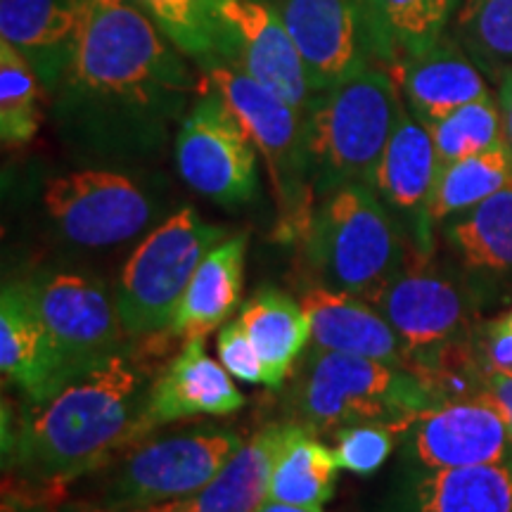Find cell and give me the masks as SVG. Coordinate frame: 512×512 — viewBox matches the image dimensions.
<instances>
[{
  "mask_svg": "<svg viewBox=\"0 0 512 512\" xmlns=\"http://www.w3.org/2000/svg\"><path fill=\"white\" fill-rule=\"evenodd\" d=\"M290 408L292 422L332 434L368 422L411 430L437 403L411 370L313 347L292 380Z\"/></svg>",
  "mask_w": 512,
  "mask_h": 512,
  "instance_id": "obj_6",
  "label": "cell"
},
{
  "mask_svg": "<svg viewBox=\"0 0 512 512\" xmlns=\"http://www.w3.org/2000/svg\"><path fill=\"white\" fill-rule=\"evenodd\" d=\"M439 171L441 162L430 128L406 107L384 147L370 188L401 223L411 242V256L420 259H432L434 221L430 202Z\"/></svg>",
  "mask_w": 512,
  "mask_h": 512,
  "instance_id": "obj_15",
  "label": "cell"
},
{
  "mask_svg": "<svg viewBox=\"0 0 512 512\" xmlns=\"http://www.w3.org/2000/svg\"><path fill=\"white\" fill-rule=\"evenodd\" d=\"M0 370L24 401H41L64 387L60 354L31 283H5L0 294Z\"/></svg>",
  "mask_w": 512,
  "mask_h": 512,
  "instance_id": "obj_17",
  "label": "cell"
},
{
  "mask_svg": "<svg viewBox=\"0 0 512 512\" xmlns=\"http://www.w3.org/2000/svg\"><path fill=\"white\" fill-rule=\"evenodd\" d=\"M240 320L259 351L264 387H283L294 361L311 339V320L302 302L275 287H261L242 306Z\"/></svg>",
  "mask_w": 512,
  "mask_h": 512,
  "instance_id": "obj_26",
  "label": "cell"
},
{
  "mask_svg": "<svg viewBox=\"0 0 512 512\" xmlns=\"http://www.w3.org/2000/svg\"><path fill=\"white\" fill-rule=\"evenodd\" d=\"M406 432L403 427L380 425V422L342 427L335 432L337 463L342 470L354 472L358 477L375 475L392 456L394 448L401 446Z\"/></svg>",
  "mask_w": 512,
  "mask_h": 512,
  "instance_id": "obj_34",
  "label": "cell"
},
{
  "mask_svg": "<svg viewBox=\"0 0 512 512\" xmlns=\"http://www.w3.org/2000/svg\"><path fill=\"white\" fill-rule=\"evenodd\" d=\"M204 83L228 102L264 159L278 207V238L302 240L316 197L309 183L306 114L233 64H204Z\"/></svg>",
  "mask_w": 512,
  "mask_h": 512,
  "instance_id": "obj_7",
  "label": "cell"
},
{
  "mask_svg": "<svg viewBox=\"0 0 512 512\" xmlns=\"http://www.w3.org/2000/svg\"><path fill=\"white\" fill-rule=\"evenodd\" d=\"M406 100L382 64L320 91L306 112V157L313 197L323 200L351 183H373Z\"/></svg>",
  "mask_w": 512,
  "mask_h": 512,
  "instance_id": "obj_4",
  "label": "cell"
},
{
  "mask_svg": "<svg viewBox=\"0 0 512 512\" xmlns=\"http://www.w3.org/2000/svg\"><path fill=\"white\" fill-rule=\"evenodd\" d=\"M155 375L131 351L27 401L17 422L3 411L5 475L64 496L69 484L157 430L150 418Z\"/></svg>",
  "mask_w": 512,
  "mask_h": 512,
  "instance_id": "obj_2",
  "label": "cell"
},
{
  "mask_svg": "<svg viewBox=\"0 0 512 512\" xmlns=\"http://www.w3.org/2000/svg\"><path fill=\"white\" fill-rule=\"evenodd\" d=\"M247 245L249 235L238 233L204 256L171 320V335L185 339L209 335L233 316L245 287Z\"/></svg>",
  "mask_w": 512,
  "mask_h": 512,
  "instance_id": "obj_24",
  "label": "cell"
},
{
  "mask_svg": "<svg viewBox=\"0 0 512 512\" xmlns=\"http://www.w3.org/2000/svg\"><path fill=\"white\" fill-rule=\"evenodd\" d=\"M444 235L467 273L484 280L512 278V185L448 219Z\"/></svg>",
  "mask_w": 512,
  "mask_h": 512,
  "instance_id": "obj_27",
  "label": "cell"
},
{
  "mask_svg": "<svg viewBox=\"0 0 512 512\" xmlns=\"http://www.w3.org/2000/svg\"><path fill=\"white\" fill-rule=\"evenodd\" d=\"M221 22L226 29L223 62L238 67L299 112H309L316 91L271 0H223Z\"/></svg>",
  "mask_w": 512,
  "mask_h": 512,
  "instance_id": "obj_14",
  "label": "cell"
},
{
  "mask_svg": "<svg viewBox=\"0 0 512 512\" xmlns=\"http://www.w3.org/2000/svg\"><path fill=\"white\" fill-rule=\"evenodd\" d=\"M62 503V494L38 489L22 479L3 475V501L0 512H55Z\"/></svg>",
  "mask_w": 512,
  "mask_h": 512,
  "instance_id": "obj_37",
  "label": "cell"
},
{
  "mask_svg": "<svg viewBox=\"0 0 512 512\" xmlns=\"http://www.w3.org/2000/svg\"><path fill=\"white\" fill-rule=\"evenodd\" d=\"M55 349L64 384L126 351L119 311L107 287L91 275L55 273L31 283Z\"/></svg>",
  "mask_w": 512,
  "mask_h": 512,
  "instance_id": "obj_12",
  "label": "cell"
},
{
  "mask_svg": "<svg viewBox=\"0 0 512 512\" xmlns=\"http://www.w3.org/2000/svg\"><path fill=\"white\" fill-rule=\"evenodd\" d=\"M510 458L508 425L486 394L422 413L401 439V465L408 470L489 465Z\"/></svg>",
  "mask_w": 512,
  "mask_h": 512,
  "instance_id": "obj_13",
  "label": "cell"
},
{
  "mask_svg": "<svg viewBox=\"0 0 512 512\" xmlns=\"http://www.w3.org/2000/svg\"><path fill=\"white\" fill-rule=\"evenodd\" d=\"M86 0H0V41L36 69L50 95L60 83Z\"/></svg>",
  "mask_w": 512,
  "mask_h": 512,
  "instance_id": "obj_22",
  "label": "cell"
},
{
  "mask_svg": "<svg viewBox=\"0 0 512 512\" xmlns=\"http://www.w3.org/2000/svg\"><path fill=\"white\" fill-rule=\"evenodd\" d=\"M299 242L318 285L373 306L411 259L401 223L366 183L344 185L318 200Z\"/></svg>",
  "mask_w": 512,
  "mask_h": 512,
  "instance_id": "obj_5",
  "label": "cell"
},
{
  "mask_svg": "<svg viewBox=\"0 0 512 512\" xmlns=\"http://www.w3.org/2000/svg\"><path fill=\"white\" fill-rule=\"evenodd\" d=\"M242 444L240 432L197 427L136 441L67 486L55 512H147L204 489Z\"/></svg>",
  "mask_w": 512,
  "mask_h": 512,
  "instance_id": "obj_3",
  "label": "cell"
},
{
  "mask_svg": "<svg viewBox=\"0 0 512 512\" xmlns=\"http://www.w3.org/2000/svg\"><path fill=\"white\" fill-rule=\"evenodd\" d=\"M221 366L228 370L235 380L247 384H264V366H261L259 351H256L252 337L247 335L242 320H230L219 332Z\"/></svg>",
  "mask_w": 512,
  "mask_h": 512,
  "instance_id": "obj_35",
  "label": "cell"
},
{
  "mask_svg": "<svg viewBox=\"0 0 512 512\" xmlns=\"http://www.w3.org/2000/svg\"><path fill=\"white\" fill-rule=\"evenodd\" d=\"M318 349L375 358L406 368V351L389 320L366 299L313 283L299 299Z\"/></svg>",
  "mask_w": 512,
  "mask_h": 512,
  "instance_id": "obj_21",
  "label": "cell"
},
{
  "mask_svg": "<svg viewBox=\"0 0 512 512\" xmlns=\"http://www.w3.org/2000/svg\"><path fill=\"white\" fill-rule=\"evenodd\" d=\"M302 55L313 91H328L370 60L363 0H271Z\"/></svg>",
  "mask_w": 512,
  "mask_h": 512,
  "instance_id": "obj_16",
  "label": "cell"
},
{
  "mask_svg": "<svg viewBox=\"0 0 512 512\" xmlns=\"http://www.w3.org/2000/svg\"><path fill=\"white\" fill-rule=\"evenodd\" d=\"M486 399H489L503 415L512 437V373H489L486 377Z\"/></svg>",
  "mask_w": 512,
  "mask_h": 512,
  "instance_id": "obj_38",
  "label": "cell"
},
{
  "mask_svg": "<svg viewBox=\"0 0 512 512\" xmlns=\"http://www.w3.org/2000/svg\"><path fill=\"white\" fill-rule=\"evenodd\" d=\"M498 110H501V121H503V140L505 145L512 150V72H508L498 83Z\"/></svg>",
  "mask_w": 512,
  "mask_h": 512,
  "instance_id": "obj_39",
  "label": "cell"
},
{
  "mask_svg": "<svg viewBox=\"0 0 512 512\" xmlns=\"http://www.w3.org/2000/svg\"><path fill=\"white\" fill-rule=\"evenodd\" d=\"M475 347L489 373H512V323L508 313L479 320L475 328Z\"/></svg>",
  "mask_w": 512,
  "mask_h": 512,
  "instance_id": "obj_36",
  "label": "cell"
},
{
  "mask_svg": "<svg viewBox=\"0 0 512 512\" xmlns=\"http://www.w3.org/2000/svg\"><path fill=\"white\" fill-rule=\"evenodd\" d=\"M337 470L335 451L318 441L309 427L290 420V430L271 470L268 501L323 510L335 496Z\"/></svg>",
  "mask_w": 512,
  "mask_h": 512,
  "instance_id": "obj_28",
  "label": "cell"
},
{
  "mask_svg": "<svg viewBox=\"0 0 512 512\" xmlns=\"http://www.w3.org/2000/svg\"><path fill=\"white\" fill-rule=\"evenodd\" d=\"M43 88L36 69L10 43L0 41V138L5 147H22L43 124Z\"/></svg>",
  "mask_w": 512,
  "mask_h": 512,
  "instance_id": "obj_32",
  "label": "cell"
},
{
  "mask_svg": "<svg viewBox=\"0 0 512 512\" xmlns=\"http://www.w3.org/2000/svg\"><path fill=\"white\" fill-rule=\"evenodd\" d=\"M387 69L399 83L408 110L425 126L448 117L458 107L491 95L482 69L472 62L453 34H444L434 46L418 55L403 57Z\"/></svg>",
  "mask_w": 512,
  "mask_h": 512,
  "instance_id": "obj_18",
  "label": "cell"
},
{
  "mask_svg": "<svg viewBox=\"0 0 512 512\" xmlns=\"http://www.w3.org/2000/svg\"><path fill=\"white\" fill-rule=\"evenodd\" d=\"M43 207L64 238L91 249L136 238L155 216L147 192L133 178L110 169L50 178L43 188Z\"/></svg>",
  "mask_w": 512,
  "mask_h": 512,
  "instance_id": "obj_11",
  "label": "cell"
},
{
  "mask_svg": "<svg viewBox=\"0 0 512 512\" xmlns=\"http://www.w3.org/2000/svg\"><path fill=\"white\" fill-rule=\"evenodd\" d=\"M458 5L460 0H363L370 60L389 67L434 46Z\"/></svg>",
  "mask_w": 512,
  "mask_h": 512,
  "instance_id": "obj_25",
  "label": "cell"
},
{
  "mask_svg": "<svg viewBox=\"0 0 512 512\" xmlns=\"http://www.w3.org/2000/svg\"><path fill=\"white\" fill-rule=\"evenodd\" d=\"M508 185H512V150L505 140L479 155L441 166L430 202L432 221L453 219Z\"/></svg>",
  "mask_w": 512,
  "mask_h": 512,
  "instance_id": "obj_29",
  "label": "cell"
},
{
  "mask_svg": "<svg viewBox=\"0 0 512 512\" xmlns=\"http://www.w3.org/2000/svg\"><path fill=\"white\" fill-rule=\"evenodd\" d=\"M287 430L290 422L259 427L204 489L147 512H259L268 501L271 470Z\"/></svg>",
  "mask_w": 512,
  "mask_h": 512,
  "instance_id": "obj_23",
  "label": "cell"
},
{
  "mask_svg": "<svg viewBox=\"0 0 512 512\" xmlns=\"http://www.w3.org/2000/svg\"><path fill=\"white\" fill-rule=\"evenodd\" d=\"M226 233V226L207 223L195 209L185 207L133 249L114 292L128 337H152L169 330L197 266Z\"/></svg>",
  "mask_w": 512,
  "mask_h": 512,
  "instance_id": "obj_8",
  "label": "cell"
},
{
  "mask_svg": "<svg viewBox=\"0 0 512 512\" xmlns=\"http://www.w3.org/2000/svg\"><path fill=\"white\" fill-rule=\"evenodd\" d=\"M384 512H512V458L446 470L403 467Z\"/></svg>",
  "mask_w": 512,
  "mask_h": 512,
  "instance_id": "obj_19",
  "label": "cell"
},
{
  "mask_svg": "<svg viewBox=\"0 0 512 512\" xmlns=\"http://www.w3.org/2000/svg\"><path fill=\"white\" fill-rule=\"evenodd\" d=\"M256 147L247 128L214 88L202 81L176 131L178 174L207 200L238 207L259 190Z\"/></svg>",
  "mask_w": 512,
  "mask_h": 512,
  "instance_id": "obj_9",
  "label": "cell"
},
{
  "mask_svg": "<svg viewBox=\"0 0 512 512\" xmlns=\"http://www.w3.org/2000/svg\"><path fill=\"white\" fill-rule=\"evenodd\" d=\"M192 93L200 86L183 53L136 0H86L50 98L64 140L131 157L166 143Z\"/></svg>",
  "mask_w": 512,
  "mask_h": 512,
  "instance_id": "obj_1",
  "label": "cell"
},
{
  "mask_svg": "<svg viewBox=\"0 0 512 512\" xmlns=\"http://www.w3.org/2000/svg\"><path fill=\"white\" fill-rule=\"evenodd\" d=\"M477 290L463 278L432 266V259L411 256L403 271L384 287L375 309L389 320L406 351V370L446 344L472 337Z\"/></svg>",
  "mask_w": 512,
  "mask_h": 512,
  "instance_id": "obj_10",
  "label": "cell"
},
{
  "mask_svg": "<svg viewBox=\"0 0 512 512\" xmlns=\"http://www.w3.org/2000/svg\"><path fill=\"white\" fill-rule=\"evenodd\" d=\"M245 406V396L230 373L207 354V335L185 339L183 349L155 377L150 418L159 425L197 415H230Z\"/></svg>",
  "mask_w": 512,
  "mask_h": 512,
  "instance_id": "obj_20",
  "label": "cell"
},
{
  "mask_svg": "<svg viewBox=\"0 0 512 512\" xmlns=\"http://www.w3.org/2000/svg\"><path fill=\"white\" fill-rule=\"evenodd\" d=\"M453 38L496 86L512 72V0H460Z\"/></svg>",
  "mask_w": 512,
  "mask_h": 512,
  "instance_id": "obj_30",
  "label": "cell"
},
{
  "mask_svg": "<svg viewBox=\"0 0 512 512\" xmlns=\"http://www.w3.org/2000/svg\"><path fill=\"white\" fill-rule=\"evenodd\" d=\"M508 318H510V323H512V309L508 311Z\"/></svg>",
  "mask_w": 512,
  "mask_h": 512,
  "instance_id": "obj_41",
  "label": "cell"
},
{
  "mask_svg": "<svg viewBox=\"0 0 512 512\" xmlns=\"http://www.w3.org/2000/svg\"><path fill=\"white\" fill-rule=\"evenodd\" d=\"M259 512H323V510H311V508H297V505H287V503H275V501H266L264 508Z\"/></svg>",
  "mask_w": 512,
  "mask_h": 512,
  "instance_id": "obj_40",
  "label": "cell"
},
{
  "mask_svg": "<svg viewBox=\"0 0 512 512\" xmlns=\"http://www.w3.org/2000/svg\"><path fill=\"white\" fill-rule=\"evenodd\" d=\"M185 57L209 64L223 60L226 29L221 22L223 0H136Z\"/></svg>",
  "mask_w": 512,
  "mask_h": 512,
  "instance_id": "obj_31",
  "label": "cell"
},
{
  "mask_svg": "<svg viewBox=\"0 0 512 512\" xmlns=\"http://www.w3.org/2000/svg\"><path fill=\"white\" fill-rule=\"evenodd\" d=\"M441 166L460 162V159L479 155L503 143V121L498 100L486 95L470 105L458 107L448 117L427 126Z\"/></svg>",
  "mask_w": 512,
  "mask_h": 512,
  "instance_id": "obj_33",
  "label": "cell"
}]
</instances>
